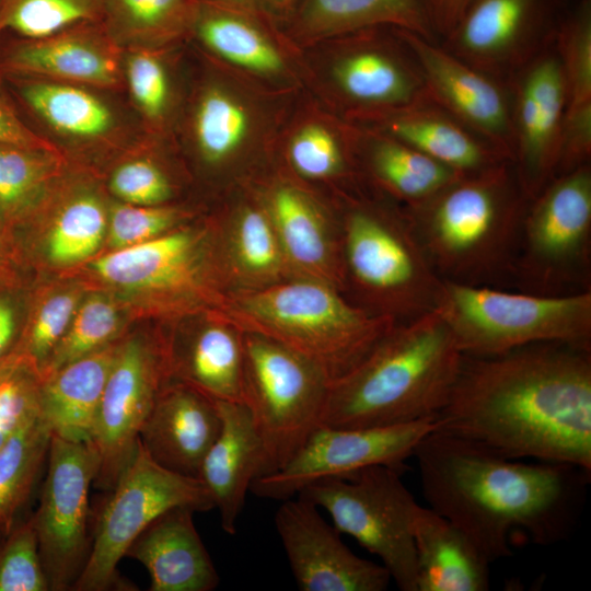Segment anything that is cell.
Returning a JSON list of instances; mask_svg holds the SVG:
<instances>
[{
	"instance_id": "obj_32",
	"label": "cell",
	"mask_w": 591,
	"mask_h": 591,
	"mask_svg": "<svg viewBox=\"0 0 591 591\" xmlns=\"http://www.w3.org/2000/svg\"><path fill=\"white\" fill-rule=\"evenodd\" d=\"M344 93L370 105L406 107L431 101L420 71L416 73L391 56L364 49L343 58L334 70Z\"/></svg>"
},
{
	"instance_id": "obj_53",
	"label": "cell",
	"mask_w": 591,
	"mask_h": 591,
	"mask_svg": "<svg viewBox=\"0 0 591 591\" xmlns=\"http://www.w3.org/2000/svg\"><path fill=\"white\" fill-rule=\"evenodd\" d=\"M265 4L275 10H283L291 5L293 0H263Z\"/></svg>"
},
{
	"instance_id": "obj_3",
	"label": "cell",
	"mask_w": 591,
	"mask_h": 591,
	"mask_svg": "<svg viewBox=\"0 0 591 591\" xmlns=\"http://www.w3.org/2000/svg\"><path fill=\"white\" fill-rule=\"evenodd\" d=\"M463 354L439 308L399 323L331 382L321 425L375 428L436 419Z\"/></svg>"
},
{
	"instance_id": "obj_29",
	"label": "cell",
	"mask_w": 591,
	"mask_h": 591,
	"mask_svg": "<svg viewBox=\"0 0 591 591\" xmlns=\"http://www.w3.org/2000/svg\"><path fill=\"white\" fill-rule=\"evenodd\" d=\"M268 216L288 265L329 285L343 280L341 262L320 213L299 190L278 187L269 200Z\"/></svg>"
},
{
	"instance_id": "obj_48",
	"label": "cell",
	"mask_w": 591,
	"mask_h": 591,
	"mask_svg": "<svg viewBox=\"0 0 591 591\" xmlns=\"http://www.w3.org/2000/svg\"><path fill=\"white\" fill-rule=\"evenodd\" d=\"M109 189L123 202L138 206L163 205L172 195L165 174L147 159L119 164L111 175Z\"/></svg>"
},
{
	"instance_id": "obj_24",
	"label": "cell",
	"mask_w": 591,
	"mask_h": 591,
	"mask_svg": "<svg viewBox=\"0 0 591 591\" xmlns=\"http://www.w3.org/2000/svg\"><path fill=\"white\" fill-rule=\"evenodd\" d=\"M118 345H108L40 378L39 415L51 436L91 442L103 390Z\"/></svg>"
},
{
	"instance_id": "obj_25",
	"label": "cell",
	"mask_w": 591,
	"mask_h": 591,
	"mask_svg": "<svg viewBox=\"0 0 591 591\" xmlns=\"http://www.w3.org/2000/svg\"><path fill=\"white\" fill-rule=\"evenodd\" d=\"M2 79L13 99L63 138L93 143L116 130L114 111L88 86L32 77Z\"/></svg>"
},
{
	"instance_id": "obj_55",
	"label": "cell",
	"mask_w": 591,
	"mask_h": 591,
	"mask_svg": "<svg viewBox=\"0 0 591 591\" xmlns=\"http://www.w3.org/2000/svg\"><path fill=\"white\" fill-rule=\"evenodd\" d=\"M10 357H11V356H10ZM7 359H8V358H7ZM7 359H5V360H7ZM5 360H3V361L0 362V371H1V369H2V367H3V364H4V362H5Z\"/></svg>"
},
{
	"instance_id": "obj_47",
	"label": "cell",
	"mask_w": 591,
	"mask_h": 591,
	"mask_svg": "<svg viewBox=\"0 0 591 591\" xmlns=\"http://www.w3.org/2000/svg\"><path fill=\"white\" fill-rule=\"evenodd\" d=\"M124 80L138 111L150 121L162 118L169 103V79L151 49H129L123 57Z\"/></svg>"
},
{
	"instance_id": "obj_4",
	"label": "cell",
	"mask_w": 591,
	"mask_h": 591,
	"mask_svg": "<svg viewBox=\"0 0 591 591\" xmlns=\"http://www.w3.org/2000/svg\"><path fill=\"white\" fill-rule=\"evenodd\" d=\"M529 200L510 162L461 176L408 208L415 233L442 280L499 287L513 280Z\"/></svg>"
},
{
	"instance_id": "obj_11",
	"label": "cell",
	"mask_w": 591,
	"mask_h": 591,
	"mask_svg": "<svg viewBox=\"0 0 591 591\" xmlns=\"http://www.w3.org/2000/svg\"><path fill=\"white\" fill-rule=\"evenodd\" d=\"M96 519L84 567L72 590H127L117 565L136 536L158 515L174 507L195 512L213 508L204 483L164 468L148 454L140 440Z\"/></svg>"
},
{
	"instance_id": "obj_27",
	"label": "cell",
	"mask_w": 591,
	"mask_h": 591,
	"mask_svg": "<svg viewBox=\"0 0 591 591\" xmlns=\"http://www.w3.org/2000/svg\"><path fill=\"white\" fill-rule=\"evenodd\" d=\"M537 0H472L448 34L450 51L471 65L507 60L529 34Z\"/></svg>"
},
{
	"instance_id": "obj_1",
	"label": "cell",
	"mask_w": 591,
	"mask_h": 591,
	"mask_svg": "<svg viewBox=\"0 0 591 591\" xmlns=\"http://www.w3.org/2000/svg\"><path fill=\"white\" fill-rule=\"evenodd\" d=\"M436 422L509 459L591 473V348L537 343L463 355Z\"/></svg>"
},
{
	"instance_id": "obj_15",
	"label": "cell",
	"mask_w": 591,
	"mask_h": 591,
	"mask_svg": "<svg viewBox=\"0 0 591 591\" xmlns=\"http://www.w3.org/2000/svg\"><path fill=\"white\" fill-rule=\"evenodd\" d=\"M167 380L166 351L140 338L118 345L90 442L97 456V488L112 490L130 463L141 427Z\"/></svg>"
},
{
	"instance_id": "obj_17",
	"label": "cell",
	"mask_w": 591,
	"mask_h": 591,
	"mask_svg": "<svg viewBox=\"0 0 591 591\" xmlns=\"http://www.w3.org/2000/svg\"><path fill=\"white\" fill-rule=\"evenodd\" d=\"M123 49L102 22L39 37L0 36V77H32L95 89L124 83Z\"/></svg>"
},
{
	"instance_id": "obj_50",
	"label": "cell",
	"mask_w": 591,
	"mask_h": 591,
	"mask_svg": "<svg viewBox=\"0 0 591 591\" xmlns=\"http://www.w3.org/2000/svg\"><path fill=\"white\" fill-rule=\"evenodd\" d=\"M0 264V362L16 352L22 328V299L14 279Z\"/></svg>"
},
{
	"instance_id": "obj_43",
	"label": "cell",
	"mask_w": 591,
	"mask_h": 591,
	"mask_svg": "<svg viewBox=\"0 0 591 591\" xmlns=\"http://www.w3.org/2000/svg\"><path fill=\"white\" fill-rule=\"evenodd\" d=\"M80 297L74 291H62L44 299L32 313L18 347L23 355L42 374L45 366L65 336Z\"/></svg>"
},
{
	"instance_id": "obj_46",
	"label": "cell",
	"mask_w": 591,
	"mask_h": 591,
	"mask_svg": "<svg viewBox=\"0 0 591 591\" xmlns=\"http://www.w3.org/2000/svg\"><path fill=\"white\" fill-rule=\"evenodd\" d=\"M184 218L183 211L163 205L116 204L108 210L107 242L112 250L136 245L172 231Z\"/></svg>"
},
{
	"instance_id": "obj_52",
	"label": "cell",
	"mask_w": 591,
	"mask_h": 591,
	"mask_svg": "<svg viewBox=\"0 0 591 591\" xmlns=\"http://www.w3.org/2000/svg\"><path fill=\"white\" fill-rule=\"evenodd\" d=\"M472 0H433L432 20L434 28L449 34Z\"/></svg>"
},
{
	"instance_id": "obj_36",
	"label": "cell",
	"mask_w": 591,
	"mask_h": 591,
	"mask_svg": "<svg viewBox=\"0 0 591 591\" xmlns=\"http://www.w3.org/2000/svg\"><path fill=\"white\" fill-rule=\"evenodd\" d=\"M51 433L39 412L0 449V536L15 525L47 462Z\"/></svg>"
},
{
	"instance_id": "obj_23",
	"label": "cell",
	"mask_w": 591,
	"mask_h": 591,
	"mask_svg": "<svg viewBox=\"0 0 591 591\" xmlns=\"http://www.w3.org/2000/svg\"><path fill=\"white\" fill-rule=\"evenodd\" d=\"M413 535L418 591H486L490 561L475 543L429 507H418Z\"/></svg>"
},
{
	"instance_id": "obj_56",
	"label": "cell",
	"mask_w": 591,
	"mask_h": 591,
	"mask_svg": "<svg viewBox=\"0 0 591 591\" xmlns=\"http://www.w3.org/2000/svg\"><path fill=\"white\" fill-rule=\"evenodd\" d=\"M1 538H2V537L0 536V540H1Z\"/></svg>"
},
{
	"instance_id": "obj_14",
	"label": "cell",
	"mask_w": 591,
	"mask_h": 591,
	"mask_svg": "<svg viewBox=\"0 0 591 591\" xmlns=\"http://www.w3.org/2000/svg\"><path fill=\"white\" fill-rule=\"evenodd\" d=\"M436 427V419L375 428L320 425L280 470L256 478L250 491L257 497L282 501L312 483L348 477L372 465H387L404 472L405 461Z\"/></svg>"
},
{
	"instance_id": "obj_6",
	"label": "cell",
	"mask_w": 591,
	"mask_h": 591,
	"mask_svg": "<svg viewBox=\"0 0 591 591\" xmlns=\"http://www.w3.org/2000/svg\"><path fill=\"white\" fill-rule=\"evenodd\" d=\"M438 308L466 356L537 343L591 348V290L541 294L444 280Z\"/></svg>"
},
{
	"instance_id": "obj_37",
	"label": "cell",
	"mask_w": 591,
	"mask_h": 591,
	"mask_svg": "<svg viewBox=\"0 0 591 591\" xmlns=\"http://www.w3.org/2000/svg\"><path fill=\"white\" fill-rule=\"evenodd\" d=\"M370 162L373 175L408 208L426 202L463 176L395 138L375 142Z\"/></svg>"
},
{
	"instance_id": "obj_20",
	"label": "cell",
	"mask_w": 591,
	"mask_h": 591,
	"mask_svg": "<svg viewBox=\"0 0 591 591\" xmlns=\"http://www.w3.org/2000/svg\"><path fill=\"white\" fill-rule=\"evenodd\" d=\"M217 401L184 383L163 385L139 440L158 464L199 479L202 460L221 429Z\"/></svg>"
},
{
	"instance_id": "obj_18",
	"label": "cell",
	"mask_w": 591,
	"mask_h": 591,
	"mask_svg": "<svg viewBox=\"0 0 591 591\" xmlns=\"http://www.w3.org/2000/svg\"><path fill=\"white\" fill-rule=\"evenodd\" d=\"M402 36L415 55L430 100L513 161L514 128L499 86L432 40L406 31Z\"/></svg>"
},
{
	"instance_id": "obj_34",
	"label": "cell",
	"mask_w": 591,
	"mask_h": 591,
	"mask_svg": "<svg viewBox=\"0 0 591 591\" xmlns=\"http://www.w3.org/2000/svg\"><path fill=\"white\" fill-rule=\"evenodd\" d=\"M196 0H104L102 24L121 49H151L192 26Z\"/></svg>"
},
{
	"instance_id": "obj_8",
	"label": "cell",
	"mask_w": 591,
	"mask_h": 591,
	"mask_svg": "<svg viewBox=\"0 0 591 591\" xmlns=\"http://www.w3.org/2000/svg\"><path fill=\"white\" fill-rule=\"evenodd\" d=\"M513 281L521 291L541 294L591 290L589 163L555 176L529 200Z\"/></svg>"
},
{
	"instance_id": "obj_16",
	"label": "cell",
	"mask_w": 591,
	"mask_h": 591,
	"mask_svg": "<svg viewBox=\"0 0 591 591\" xmlns=\"http://www.w3.org/2000/svg\"><path fill=\"white\" fill-rule=\"evenodd\" d=\"M275 526L302 591H384L391 577L382 564L356 555L340 532L308 499L282 500Z\"/></svg>"
},
{
	"instance_id": "obj_39",
	"label": "cell",
	"mask_w": 591,
	"mask_h": 591,
	"mask_svg": "<svg viewBox=\"0 0 591 591\" xmlns=\"http://www.w3.org/2000/svg\"><path fill=\"white\" fill-rule=\"evenodd\" d=\"M119 325L118 309L108 297L94 293L80 301L65 336L50 355L40 378L111 345Z\"/></svg>"
},
{
	"instance_id": "obj_38",
	"label": "cell",
	"mask_w": 591,
	"mask_h": 591,
	"mask_svg": "<svg viewBox=\"0 0 591 591\" xmlns=\"http://www.w3.org/2000/svg\"><path fill=\"white\" fill-rule=\"evenodd\" d=\"M104 0H0V36L45 37L102 22Z\"/></svg>"
},
{
	"instance_id": "obj_31",
	"label": "cell",
	"mask_w": 591,
	"mask_h": 591,
	"mask_svg": "<svg viewBox=\"0 0 591 591\" xmlns=\"http://www.w3.org/2000/svg\"><path fill=\"white\" fill-rule=\"evenodd\" d=\"M193 28L209 49L230 62L263 73L282 69L280 54L260 28L222 0H196Z\"/></svg>"
},
{
	"instance_id": "obj_45",
	"label": "cell",
	"mask_w": 591,
	"mask_h": 591,
	"mask_svg": "<svg viewBox=\"0 0 591 591\" xmlns=\"http://www.w3.org/2000/svg\"><path fill=\"white\" fill-rule=\"evenodd\" d=\"M560 50L566 90V111L591 106V10L584 3L564 25Z\"/></svg>"
},
{
	"instance_id": "obj_5",
	"label": "cell",
	"mask_w": 591,
	"mask_h": 591,
	"mask_svg": "<svg viewBox=\"0 0 591 591\" xmlns=\"http://www.w3.org/2000/svg\"><path fill=\"white\" fill-rule=\"evenodd\" d=\"M210 313L241 334L274 340L306 357L332 381L359 364L396 325L312 278L227 293Z\"/></svg>"
},
{
	"instance_id": "obj_35",
	"label": "cell",
	"mask_w": 591,
	"mask_h": 591,
	"mask_svg": "<svg viewBox=\"0 0 591 591\" xmlns=\"http://www.w3.org/2000/svg\"><path fill=\"white\" fill-rule=\"evenodd\" d=\"M108 210L90 187H78L61 198L45 237L46 256L57 265H72L93 256L107 232Z\"/></svg>"
},
{
	"instance_id": "obj_49",
	"label": "cell",
	"mask_w": 591,
	"mask_h": 591,
	"mask_svg": "<svg viewBox=\"0 0 591 591\" xmlns=\"http://www.w3.org/2000/svg\"><path fill=\"white\" fill-rule=\"evenodd\" d=\"M290 159L296 170L311 178H322L337 173L341 153L334 136L323 126L302 128L290 144Z\"/></svg>"
},
{
	"instance_id": "obj_51",
	"label": "cell",
	"mask_w": 591,
	"mask_h": 591,
	"mask_svg": "<svg viewBox=\"0 0 591 591\" xmlns=\"http://www.w3.org/2000/svg\"><path fill=\"white\" fill-rule=\"evenodd\" d=\"M0 143L37 149H57L35 132L21 117L13 97L0 77Z\"/></svg>"
},
{
	"instance_id": "obj_10",
	"label": "cell",
	"mask_w": 591,
	"mask_h": 591,
	"mask_svg": "<svg viewBox=\"0 0 591 591\" xmlns=\"http://www.w3.org/2000/svg\"><path fill=\"white\" fill-rule=\"evenodd\" d=\"M402 473L372 465L312 483L297 496L325 510L340 533L375 555L399 590L418 591L413 523L419 505Z\"/></svg>"
},
{
	"instance_id": "obj_12",
	"label": "cell",
	"mask_w": 591,
	"mask_h": 591,
	"mask_svg": "<svg viewBox=\"0 0 591 591\" xmlns=\"http://www.w3.org/2000/svg\"><path fill=\"white\" fill-rule=\"evenodd\" d=\"M91 269L103 281L147 296L167 311L215 310L227 293L210 234L199 229H173L152 240L113 250Z\"/></svg>"
},
{
	"instance_id": "obj_54",
	"label": "cell",
	"mask_w": 591,
	"mask_h": 591,
	"mask_svg": "<svg viewBox=\"0 0 591 591\" xmlns=\"http://www.w3.org/2000/svg\"><path fill=\"white\" fill-rule=\"evenodd\" d=\"M7 241H8L7 234L3 231L2 227L0 225V264L5 260L7 246H8Z\"/></svg>"
},
{
	"instance_id": "obj_40",
	"label": "cell",
	"mask_w": 591,
	"mask_h": 591,
	"mask_svg": "<svg viewBox=\"0 0 591 591\" xmlns=\"http://www.w3.org/2000/svg\"><path fill=\"white\" fill-rule=\"evenodd\" d=\"M248 128L245 109L230 95L210 90L200 99L194 119V132L204 159L218 163L243 142Z\"/></svg>"
},
{
	"instance_id": "obj_21",
	"label": "cell",
	"mask_w": 591,
	"mask_h": 591,
	"mask_svg": "<svg viewBox=\"0 0 591 591\" xmlns=\"http://www.w3.org/2000/svg\"><path fill=\"white\" fill-rule=\"evenodd\" d=\"M195 511L174 507L158 515L131 542L125 557L141 563L150 591H211L220 577L194 524Z\"/></svg>"
},
{
	"instance_id": "obj_19",
	"label": "cell",
	"mask_w": 591,
	"mask_h": 591,
	"mask_svg": "<svg viewBox=\"0 0 591 591\" xmlns=\"http://www.w3.org/2000/svg\"><path fill=\"white\" fill-rule=\"evenodd\" d=\"M566 104L560 59H538L521 82L514 130L515 174L528 200L555 177Z\"/></svg>"
},
{
	"instance_id": "obj_2",
	"label": "cell",
	"mask_w": 591,
	"mask_h": 591,
	"mask_svg": "<svg viewBox=\"0 0 591 591\" xmlns=\"http://www.w3.org/2000/svg\"><path fill=\"white\" fill-rule=\"evenodd\" d=\"M413 457L429 508L461 529L490 563L510 556L519 538L544 546L567 537L590 477L572 465L509 459L436 428Z\"/></svg>"
},
{
	"instance_id": "obj_28",
	"label": "cell",
	"mask_w": 591,
	"mask_h": 591,
	"mask_svg": "<svg viewBox=\"0 0 591 591\" xmlns=\"http://www.w3.org/2000/svg\"><path fill=\"white\" fill-rule=\"evenodd\" d=\"M167 375L216 401L244 404L242 336L219 323L202 328L183 351L166 352Z\"/></svg>"
},
{
	"instance_id": "obj_9",
	"label": "cell",
	"mask_w": 591,
	"mask_h": 591,
	"mask_svg": "<svg viewBox=\"0 0 591 591\" xmlns=\"http://www.w3.org/2000/svg\"><path fill=\"white\" fill-rule=\"evenodd\" d=\"M242 340L244 404L263 444L264 476L280 470L321 425L332 380L321 366L274 340L253 334H242Z\"/></svg>"
},
{
	"instance_id": "obj_30",
	"label": "cell",
	"mask_w": 591,
	"mask_h": 591,
	"mask_svg": "<svg viewBox=\"0 0 591 591\" xmlns=\"http://www.w3.org/2000/svg\"><path fill=\"white\" fill-rule=\"evenodd\" d=\"M433 0H306L299 24L310 34L350 32L378 24L432 40Z\"/></svg>"
},
{
	"instance_id": "obj_22",
	"label": "cell",
	"mask_w": 591,
	"mask_h": 591,
	"mask_svg": "<svg viewBox=\"0 0 591 591\" xmlns=\"http://www.w3.org/2000/svg\"><path fill=\"white\" fill-rule=\"evenodd\" d=\"M217 405L221 429L202 460L199 479L219 511L223 531L233 535L252 483L260 476L264 451L245 404L217 401Z\"/></svg>"
},
{
	"instance_id": "obj_42",
	"label": "cell",
	"mask_w": 591,
	"mask_h": 591,
	"mask_svg": "<svg viewBox=\"0 0 591 591\" xmlns=\"http://www.w3.org/2000/svg\"><path fill=\"white\" fill-rule=\"evenodd\" d=\"M40 375L21 354L0 371V449L39 412Z\"/></svg>"
},
{
	"instance_id": "obj_7",
	"label": "cell",
	"mask_w": 591,
	"mask_h": 591,
	"mask_svg": "<svg viewBox=\"0 0 591 591\" xmlns=\"http://www.w3.org/2000/svg\"><path fill=\"white\" fill-rule=\"evenodd\" d=\"M345 270L370 304L396 324L438 308L443 281L410 222L368 208L350 211L344 225Z\"/></svg>"
},
{
	"instance_id": "obj_44",
	"label": "cell",
	"mask_w": 591,
	"mask_h": 591,
	"mask_svg": "<svg viewBox=\"0 0 591 591\" xmlns=\"http://www.w3.org/2000/svg\"><path fill=\"white\" fill-rule=\"evenodd\" d=\"M0 591H50L32 517L0 540Z\"/></svg>"
},
{
	"instance_id": "obj_26",
	"label": "cell",
	"mask_w": 591,
	"mask_h": 591,
	"mask_svg": "<svg viewBox=\"0 0 591 591\" xmlns=\"http://www.w3.org/2000/svg\"><path fill=\"white\" fill-rule=\"evenodd\" d=\"M426 101L404 107L391 117L387 130L395 138L456 173L474 175L510 162L498 150L449 113Z\"/></svg>"
},
{
	"instance_id": "obj_41",
	"label": "cell",
	"mask_w": 591,
	"mask_h": 591,
	"mask_svg": "<svg viewBox=\"0 0 591 591\" xmlns=\"http://www.w3.org/2000/svg\"><path fill=\"white\" fill-rule=\"evenodd\" d=\"M234 267L251 278L269 281L287 267V259L267 213L247 208L239 216L232 239Z\"/></svg>"
},
{
	"instance_id": "obj_33",
	"label": "cell",
	"mask_w": 591,
	"mask_h": 591,
	"mask_svg": "<svg viewBox=\"0 0 591 591\" xmlns=\"http://www.w3.org/2000/svg\"><path fill=\"white\" fill-rule=\"evenodd\" d=\"M60 165L57 149L0 143V225L5 233L40 206Z\"/></svg>"
},
{
	"instance_id": "obj_13",
	"label": "cell",
	"mask_w": 591,
	"mask_h": 591,
	"mask_svg": "<svg viewBox=\"0 0 591 591\" xmlns=\"http://www.w3.org/2000/svg\"><path fill=\"white\" fill-rule=\"evenodd\" d=\"M39 506L32 515L50 591L72 589L88 559L89 489L97 456L91 443L51 436Z\"/></svg>"
}]
</instances>
